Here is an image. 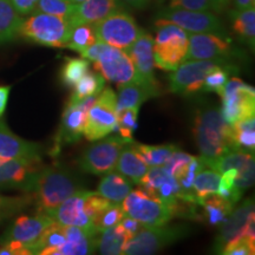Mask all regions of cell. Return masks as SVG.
I'll use <instances>...</instances> for the list:
<instances>
[{
	"instance_id": "obj_8",
	"label": "cell",
	"mask_w": 255,
	"mask_h": 255,
	"mask_svg": "<svg viewBox=\"0 0 255 255\" xmlns=\"http://www.w3.org/2000/svg\"><path fill=\"white\" fill-rule=\"evenodd\" d=\"M92 26L98 41L124 51L129 49L143 32L132 15L121 9L92 24Z\"/></svg>"
},
{
	"instance_id": "obj_28",
	"label": "cell",
	"mask_w": 255,
	"mask_h": 255,
	"mask_svg": "<svg viewBox=\"0 0 255 255\" xmlns=\"http://www.w3.org/2000/svg\"><path fill=\"white\" fill-rule=\"evenodd\" d=\"M96 241V250L104 255H121L123 254L124 246L130 240L129 235L124 231L121 223L113 226L98 233Z\"/></svg>"
},
{
	"instance_id": "obj_7",
	"label": "cell",
	"mask_w": 255,
	"mask_h": 255,
	"mask_svg": "<svg viewBox=\"0 0 255 255\" xmlns=\"http://www.w3.org/2000/svg\"><path fill=\"white\" fill-rule=\"evenodd\" d=\"M189 228L183 225L176 226H143L135 237L124 246L126 255H149L163 250L165 246L186 238Z\"/></svg>"
},
{
	"instance_id": "obj_10",
	"label": "cell",
	"mask_w": 255,
	"mask_h": 255,
	"mask_svg": "<svg viewBox=\"0 0 255 255\" xmlns=\"http://www.w3.org/2000/svg\"><path fill=\"white\" fill-rule=\"evenodd\" d=\"M220 96L222 98L221 115L229 126L254 116V88L246 84L240 78L232 77L228 79Z\"/></svg>"
},
{
	"instance_id": "obj_37",
	"label": "cell",
	"mask_w": 255,
	"mask_h": 255,
	"mask_svg": "<svg viewBox=\"0 0 255 255\" xmlns=\"http://www.w3.org/2000/svg\"><path fill=\"white\" fill-rule=\"evenodd\" d=\"M89 60L85 58H65L62 71H60V79L68 87H75V84L83 76L89 72Z\"/></svg>"
},
{
	"instance_id": "obj_26",
	"label": "cell",
	"mask_w": 255,
	"mask_h": 255,
	"mask_svg": "<svg viewBox=\"0 0 255 255\" xmlns=\"http://www.w3.org/2000/svg\"><path fill=\"white\" fill-rule=\"evenodd\" d=\"M131 181L120 173L105 174L97 187V193L113 203H122L128 194L131 191Z\"/></svg>"
},
{
	"instance_id": "obj_24",
	"label": "cell",
	"mask_w": 255,
	"mask_h": 255,
	"mask_svg": "<svg viewBox=\"0 0 255 255\" xmlns=\"http://www.w3.org/2000/svg\"><path fill=\"white\" fill-rule=\"evenodd\" d=\"M119 88L120 92L116 102L117 113L128 109V108H141V105L145 101L157 97L161 91V89L145 87V85L138 84L133 81Z\"/></svg>"
},
{
	"instance_id": "obj_40",
	"label": "cell",
	"mask_w": 255,
	"mask_h": 255,
	"mask_svg": "<svg viewBox=\"0 0 255 255\" xmlns=\"http://www.w3.org/2000/svg\"><path fill=\"white\" fill-rule=\"evenodd\" d=\"M138 111L139 108H128L117 113L116 130L122 138L129 142H132V135L138 126Z\"/></svg>"
},
{
	"instance_id": "obj_45",
	"label": "cell",
	"mask_w": 255,
	"mask_h": 255,
	"mask_svg": "<svg viewBox=\"0 0 255 255\" xmlns=\"http://www.w3.org/2000/svg\"><path fill=\"white\" fill-rule=\"evenodd\" d=\"M120 223H121V226L123 227L124 231L127 232V234L129 235L130 239H131L132 237H135L137 233H138L143 228L142 223H139L135 219L129 218V216H124V218L121 220Z\"/></svg>"
},
{
	"instance_id": "obj_50",
	"label": "cell",
	"mask_w": 255,
	"mask_h": 255,
	"mask_svg": "<svg viewBox=\"0 0 255 255\" xmlns=\"http://www.w3.org/2000/svg\"><path fill=\"white\" fill-rule=\"evenodd\" d=\"M72 2H75V4H79V2H82L83 0H71Z\"/></svg>"
},
{
	"instance_id": "obj_43",
	"label": "cell",
	"mask_w": 255,
	"mask_h": 255,
	"mask_svg": "<svg viewBox=\"0 0 255 255\" xmlns=\"http://www.w3.org/2000/svg\"><path fill=\"white\" fill-rule=\"evenodd\" d=\"M169 8H183L190 11H209L210 0H169Z\"/></svg>"
},
{
	"instance_id": "obj_4",
	"label": "cell",
	"mask_w": 255,
	"mask_h": 255,
	"mask_svg": "<svg viewBox=\"0 0 255 255\" xmlns=\"http://www.w3.org/2000/svg\"><path fill=\"white\" fill-rule=\"evenodd\" d=\"M71 30L69 19L36 12L23 19L18 36L38 45L65 49Z\"/></svg>"
},
{
	"instance_id": "obj_36",
	"label": "cell",
	"mask_w": 255,
	"mask_h": 255,
	"mask_svg": "<svg viewBox=\"0 0 255 255\" xmlns=\"http://www.w3.org/2000/svg\"><path fill=\"white\" fill-rule=\"evenodd\" d=\"M238 71L239 68L234 64H223V65H220L219 68L213 70L212 72L206 76L202 91L216 92V94L220 95L222 89L225 88L226 83L228 82L229 76L232 75V72Z\"/></svg>"
},
{
	"instance_id": "obj_32",
	"label": "cell",
	"mask_w": 255,
	"mask_h": 255,
	"mask_svg": "<svg viewBox=\"0 0 255 255\" xmlns=\"http://www.w3.org/2000/svg\"><path fill=\"white\" fill-rule=\"evenodd\" d=\"M233 141L237 150L253 152L255 149V119L241 120L239 122L232 124Z\"/></svg>"
},
{
	"instance_id": "obj_25",
	"label": "cell",
	"mask_w": 255,
	"mask_h": 255,
	"mask_svg": "<svg viewBox=\"0 0 255 255\" xmlns=\"http://www.w3.org/2000/svg\"><path fill=\"white\" fill-rule=\"evenodd\" d=\"M115 169H117V171L124 177L129 178L131 183L138 184L148 171L149 165L143 161V158L138 155V152L135 150L130 142L124 145L121 151Z\"/></svg>"
},
{
	"instance_id": "obj_19",
	"label": "cell",
	"mask_w": 255,
	"mask_h": 255,
	"mask_svg": "<svg viewBox=\"0 0 255 255\" xmlns=\"http://www.w3.org/2000/svg\"><path fill=\"white\" fill-rule=\"evenodd\" d=\"M89 194L90 191L85 190L84 188L76 191L73 195L64 200L60 205L49 210L46 215L51 216L56 222L63 226H76L94 234H98L95 231L92 220L85 209V201Z\"/></svg>"
},
{
	"instance_id": "obj_38",
	"label": "cell",
	"mask_w": 255,
	"mask_h": 255,
	"mask_svg": "<svg viewBox=\"0 0 255 255\" xmlns=\"http://www.w3.org/2000/svg\"><path fill=\"white\" fill-rule=\"evenodd\" d=\"M124 210L121 203H111V205L98 213L92 220V225H94L95 231L101 233L105 229L113 227L121 222V220L124 218Z\"/></svg>"
},
{
	"instance_id": "obj_47",
	"label": "cell",
	"mask_w": 255,
	"mask_h": 255,
	"mask_svg": "<svg viewBox=\"0 0 255 255\" xmlns=\"http://www.w3.org/2000/svg\"><path fill=\"white\" fill-rule=\"evenodd\" d=\"M232 0H210V9L215 13H222L231 5Z\"/></svg>"
},
{
	"instance_id": "obj_44",
	"label": "cell",
	"mask_w": 255,
	"mask_h": 255,
	"mask_svg": "<svg viewBox=\"0 0 255 255\" xmlns=\"http://www.w3.org/2000/svg\"><path fill=\"white\" fill-rule=\"evenodd\" d=\"M38 0H11L15 11L20 15H28L33 13Z\"/></svg>"
},
{
	"instance_id": "obj_39",
	"label": "cell",
	"mask_w": 255,
	"mask_h": 255,
	"mask_svg": "<svg viewBox=\"0 0 255 255\" xmlns=\"http://www.w3.org/2000/svg\"><path fill=\"white\" fill-rule=\"evenodd\" d=\"M75 7L76 4L71 0H38L33 13L39 12L69 19L75 11Z\"/></svg>"
},
{
	"instance_id": "obj_49",
	"label": "cell",
	"mask_w": 255,
	"mask_h": 255,
	"mask_svg": "<svg viewBox=\"0 0 255 255\" xmlns=\"http://www.w3.org/2000/svg\"><path fill=\"white\" fill-rule=\"evenodd\" d=\"M235 9H245L255 6V0H234Z\"/></svg>"
},
{
	"instance_id": "obj_21",
	"label": "cell",
	"mask_w": 255,
	"mask_h": 255,
	"mask_svg": "<svg viewBox=\"0 0 255 255\" xmlns=\"http://www.w3.org/2000/svg\"><path fill=\"white\" fill-rule=\"evenodd\" d=\"M43 145L23 139L11 131L0 120V157L5 158H41Z\"/></svg>"
},
{
	"instance_id": "obj_20",
	"label": "cell",
	"mask_w": 255,
	"mask_h": 255,
	"mask_svg": "<svg viewBox=\"0 0 255 255\" xmlns=\"http://www.w3.org/2000/svg\"><path fill=\"white\" fill-rule=\"evenodd\" d=\"M253 216H255L253 199L245 200L237 208L234 207L227 219L220 225L219 234L214 245V253L221 254L222 248L226 244H228L233 239L241 237L245 226Z\"/></svg>"
},
{
	"instance_id": "obj_12",
	"label": "cell",
	"mask_w": 255,
	"mask_h": 255,
	"mask_svg": "<svg viewBox=\"0 0 255 255\" xmlns=\"http://www.w3.org/2000/svg\"><path fill=\"white\" fill-rule=\"evenodd\" d=\"M98 143L88 148L78 159V165L84 173L105 175L114 171L124 145L130 143L121 136L103 137Z\"/></svg>"
},
{
	"instance_id": "obj_16",
	"label": "cell",
	"mask_w": 255,
	"mask_h": 255,
	"mask_svg": "<svg viewBox=\"0 0 255 255\" xmlns=\"http://www.w3.org/2000/svg\"><path fill=\"white\" fill-rule=\"evenodd\" d=\"M158 18L177 25L188 33H216L226 36L221 20L215 13L208 11L167 8L159 12Z\"/></svg>"
},
{
	"instance_id": "obj_22",
	"label": "cell",
	"mask_w": 255,
	"mask_h": 255,
	"mask_svg": "<svg viewBox=\"0 0 255 255\" xmlns=\"http://www.w3.org/2000/svg\"><path fill=\"white\" fill-rule=\"evenodd\" d=\"M120 9H122L120 0H83L79 4H76L69 21L71 26L95 24Z\"/></svg>"
},
{
	"instance_id": "obj_15",
	"label": "cell",
	"mask_w": 255,
	"mask_h": 255,
	"mask_svg": "<svg viewBox=\"0 0 255 255\" xmlns=\"http://www.w3.org/2000/svg\"><path fill=\"white\" fill-rule=\"evenodd\" d=\"M223 65L213 60H184L169 77V90L177 95H193L202 90L206 76Z\"/></svg>"
},
{
	"instance_id": "obj_41",
	"label": "cell",
	"mask_w": 255,
	"mask_h": 255,
	"mask_svg": "<svg viewBox=\"0 0 255 255\" xmlns=\"http://www.w3.org/2000/svg\"><path fill=\"white\" fill-rule=\"evenodd\" d=\"M31 203H33L31 194H25L23 196L0 195V219L6 220L24 210Z\"/></svg>"
},
{
	"instance_id": "obj_34",
	"label": "cell",
	"mask_w": 255,
	"mask_h": 255,
	"mask_svg": "<svg viewBox=\"0 0 255 255\" xmlns=\"http://www.w3.org/2000/svg\"><path fill=\"white\" fill-rule=\"evenodd\" d=\"M105 79L102 77L100 73H87L75 84L71 97L69 101L77 102L89 96L98 95L104 88Z\"/></svg>"
},
{
	"instance_id": "obj_42",
	"label": "cell",
	"mask_w": 255,
	"mask_h": 255,
	"mask_svg": "<svg viewBox=\"0 0 255 255\" xmlns=\"http://www.w3.org/2000/svg\"><path fill=\"white\" fill-rule=\"evenodd\" d=\"M254 170H255V167H254V157H253L238 173V176H237V178H235L234 183L242 194H244L245 191L248 189V188L253 186L254 174H255Z\"/></svg>"
},
{
	"instance_id": "obj_27",
	"label": "cell",
	"mask_w": 255,
	"mask_h": 255,
	"mask_svg": "<svg viewBox=\"0 0 255 255\" xmlns=\"http://www.w3.org/2000/svg\"><path fill=\"white\" fill-rule=\"evenodd\" d=\"M232 31L241 43L254 50L255 45V7L235 9L232 12Z\"/></svg>"
},
{
	"instance_id": "obj_1",
	"label": "cell",
	"mask_w": 255,
	"mask_h": 255,
	"mask_svg": "<svg viewBox=\"0 0 255 255\" xmlns=\"http://www.w3.org/2000/svg\"><path fill=\"white\" fill-rule=\"evenodd\" d=\"M193 135L201 156L206 159L218 158L231 150H237L233 141L232 127L223 120L215 107L196 110L193 121Z\"/></svg>"
},
{
	"instance_id": "obj_11",
	"label": "cell",
	"mask_w": 255,
	"mask_h": 255,
	"mask_svg": "<svg viewBox=\"0 0 255 255\" xmlns=\"http://www.w3.org/2000/svg\"><path fill=\"white\" fill-rule=\"evenodd\" d=\"M240 53L226 36L216 33H188L186 60H213L221 64H233Z\"/></svg>"
},
{
	"instance_id": "obj_14",
	"label": "cell",
	"mask_w": 255,
	"mask_h": 255,
	"mask_svg": "<svg viewBox=\"0 0 255 255\" xmlns=\"http://www.w3.org/2000/svg\"><path fill=\"white\" fill-rule=\"evenodd\" d=\"M97 96L98 95L89 96V97L77 102H68L63 111L58 132L55 137V146L52 149L53 155L58 154L63 145L75 143L81 138L83 129H84L85 119H87V113L91 105L95 103Z\"/></svg>"
},
{
	"instance_id": "obj_2",
	"label": "cell",
	"mask_w": 255,
	"mask_h": 255,
	"mask_svg": "<svg viewBox=\"0 0 255 255\" xmlns=\"http://www.w3.org/2000/svg\"><path fill=\"white\" fill-rule=\"evenodd\" d=\"M81 189L82 183L71 171L62 165H49L40 169L30 194L38 213L46 214Z\"/></svg>"
},
{
	"instance_id": "obj_31",
	"label": "cell",
	"mask_w": 255,
	"mask_h": 255,
	"mask_svg": "<svg viewBox=\"0 0 255 255\" xmlns=\"http://www.w3.org/2000/svg\"><path fill=\"white\" fill-rule=\"evenodd\" d=\"M220 175L214 169L205 167L196 174L193 182V194L195 196L197 205L205 197L216 194L220 184Z\"/></svg>"
},
{
	"instance_id": "obj_13",
	"label": "cell",
	"mask_w": 255,
	"mask_h": 255,
	"mask_svg": "<svg viewBox=\"0 0 255 255\" xmlns=\"http://www.w3.org/2000/svg\"><path fill=\"white\" fill-rule=\"evenodd\" d=\"M43 167L41 158L0 157V189H18L30 194Z\"/></svg>"
},
{
	"instance_id": "obj_18",
	"label": "cell",
	"mask_w": 255,
	"mask_h": 255,
	"mask_svg": "<svg viewBox=\"0 0 255 255\" xmlns=\"http://www.w3.org/2000/svg\"><path fill=\"white\" fill-rule=\"evenodd\" d=\"M126 52L135 68L132 81L145 87L159 89L154 76V38L151 34L142 32L132 45L126 50Z\"/></svg>"
},
{
	"instance_id": "obj_46",
	"label": "cell",
	"mask_w": 255,
	"mask_h": 255,
	"mask_svg": "<svg viewBox=\"0 0 255 255\" xmlns=\"http://www.w3.org/2000/svg\"><path fill=\"white\" fill-rule=\"evenodd\" d=\"M11 92V85H0V120L4 116Z\"/></svg>"
},
{
	"instance_id": "obj_5",
	"label": "cell",
	"mask_w": 255,
	"mask_h": 255,
	"mask_svg": "<svg viewBox=\"0 0 255 255\" xmlns=\"http://www.w3.org/2000/svg\"><path fill=\"white\" fill-rule=\"evenodd\" d=\"M157 28L154 39V60L156 68L174 71L186 60L188 32L163 19L155 21Z\"/></svg>"
},
{
	"instance_id": "obj_30",
	"label": "cell",
	"mask_w": 255,
	"mask_h": 255,
	"mask_svg": "<svg viewBox=\"0 0 255 255\" xmlns=\"http://www.w3.org/2000/svg\"><path fill=\"white\" fill-rule=\"evenodd\" d=\"M23 18L15 11L11 0H0V44L9 43L18 37Z\"/></svg>"
},
{
	"instance_id": "obj_9",
	"label": "cell",
	"mask_w": 255,
	"mask_h": 255,
	"mask_svg": "<svg viewBox=\"0 0 255 255\" xmlns=\"http://www.w3.org/2000/svg\"><path fill=\"white\" fill-rule=\"evenodd\" d=\"M124 215L132 218L143 226H163L174 218L173 213L165 203L157 197L150 196L138 188L131 190L122 201Z\"/></svg>"
},
{
	"instance_id": "obj_3",
	"label": "cell",
	"mask_w": 255,
	"mask_h": 255,
	"mask_svg": "<svg viewBox=\"0 0 255 255\" xmlns=\"http://www.w3.org/2000/svg\"><path fill=\"white\" fill-rule=\"evenodd\" d=\"M83 58L94 62V69L105 81L116 83L117 87L130 83L135 76L131 59L124 50L102 41H96L81 53Z\"/></svg>"
},
{
	"instance_id": "obj_17",
	"label": "cell",
	"mask_w": 255,
	"mask_h": 255,
	"mask_svg": "<svg viewBox=\"0 0 255 255\" xmlns=\"http://www.w3.org/2000/svg\"><path fill=\"white\" fill-rule=\"evenodd\" d=\"M55 220L51 216L37 213L36 215L28 216L21 215L6 229L1 238H0V245L8 244V242H15V244L23 245L25 248L30 251L31 254L34 245L37 244L47 226L51 225Z\"/></svg>"
},
{
	"instance_id": "obj_33",
	"label": "cell",
	"mask_w": 255,
	"mask_h": 255,
	"mask_svg": "<svg viewBox=\"0 0 255 255\" xmlns=\"http://www.w3.org/2000/svg\"><path fill=\"white\" fill-rule=\"evenodd\" d=\"M131 144L149 167L163 165L170 158V156L178 149L174 144L145 145L141 144V143H135L133 141L131 142Z\"/></svg>"
},
{
	"instance_id": "obj_51",
	"label": "cell",
	"mask_w": 255,
	"mask_h": 255,
	"mask_svg": "<svg viewBox=\"0 0 255 255\" xmlns=\"http://www.w3.org/2000/svg\"><path fill=\"white\" fill-rule=\"evenodd\" d=\"M2 221H4V220H2V219H0V222H2Z\"/></svg>"
},
{
	"instance_id": "obj_29",
	"label": "cell",
	"mask_w": 255,
	"mask_h": 255,
	"mask_svg": "<svg viewBox=\"0 0 255 255\" xmlns=\"http://www.w3.org/2000/svg\"><path fill=\"white\" fill-rule=\"evenodd\" d=\"M199 205L202 206L203 209L202 216L200 219L210 226L221 225L235 207V205L222 199L218 194H213V195L205 197Z\"/></svg>"
},
{
	"instance_id": "obj_6",
	"label": "cell",
	"mask_w": 255,
	"mask_h": 255,
	"mask_svg": "<svg viewBox=\"0 0 255 255\" xmlns=\"http://www.w3.org/2000/svg\"><path fill=\"white\" fill-rule=\"evenodd\" d=\"M117 95L109 87H104L91 105L85 119L84 133L88 141H98L116 130Z\"/></svg>"
},
{
	"instance_id": "obj_48",
	"label": "cell",
	"mask_w": 255,
	"mask_h": 255,
	"mask_svg": "<svg viewBox=\"0 0 255 255\" xmlns=\"http://www.w3.org/2000/svg\"><path fill=\"white\" fill-rule=\"evenodd\" d=\"M120 1L133 8H144L148 5L149 0H120Z\"/></svg>"
},
{
	"instance_id": "obj_23",
	"label": "cell",
	"mask_w": 255,
	"mask_h": 255,
	"mask_svg": "<svg viewBox=\"0 0 255 255\" xmlns=\"http://www.w3.org/2000/svg\"><path fill=\"white\" fill-rule=\"evenodd\" d=\"M66 241L51 255H87L92 254L96 251L97 235L76 226H64Z\"/></svg>"
},
{
	"instance_id": "obj_35",
	"label": "cell",
	"mask_w": 255,
	"mask_h": 255,
	"mask_svg": "<svg viewBox=\"0 0 255 255\" xmlns=\"http://www.w3.org/2000/svg\"><path fill=\"white\" fill-rule=\"evenodd\" d=\"M96 34L92 24H79L72 26L71 33H70L66 49H70L75 52L82 53L89 46L96 43Z\"/></svg>"
}]
</instances>
